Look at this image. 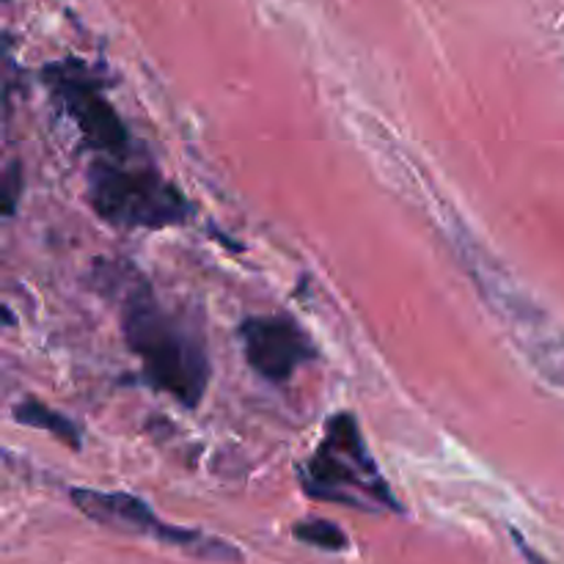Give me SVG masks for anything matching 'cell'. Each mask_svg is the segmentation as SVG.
I'll list each match as a JSON object with an SVG mask.
<instances>
[{
  "mask_svg": "<svg viewBox=\"0 0 564 564\" xmlns=\"http://www.w3.org/2000/svg\"><path fill=\"white\" fill-rule=\"evenodd\" d=\"M292 534H295V540L314 545V549L319 551H345L347 545H350L347 534L341 532L336 523L325 521V518H306V521H297L295 527H292Z\"/></svg>",
  "mask_w": 564,
  "mask_h": 564,
  "instance_id": "8",
  "label": "cell"
},
{
  "mask_svg": "<svg viewBox=\"0 0 564 564\" xmlns=\"http://www.w3.org/2000/svg\"><path fill=\"white\" fill-rule=\"evenodd\" d=\"M306 496L361 512H397L394 490L380 471L358 427L356 413L339 411L325 422L323 441L301 468Z\"/></svg>",
  "mask_w": 564,
  "mask_h": 564,
  "instance_id": "2",
  "label": "cell"
},
{
  "mask_svg": "<svg viewBox=\"0 0 564 564\" xmlns=\"http://www.w3.org/2000/svg\"><path fill=\"white\" fill-rule=\"evenodd\" d=\"M121 334L152 389L174 397L185 408L202 405L209 386V356L202 330L185 314L165 308L147 281L127 286Z\"/></svg>",
  "mask_w": 564,
  "mask_h": 564,
  "instance_id": "1",
  "label": "cell"
},
{
  "mask_svg": "<svg viewBox=\"0 0 564 564\" xmlns=\"http://www.w3.org/2000/svg\"><path fill=\"white\" fill-rule=\"evenodd\" d=\"M240 341L253 372L270 383H284L295 369L317 358L312 336L290 314H259L242 319Z\"/></svg>",
  "mask_w": 564,
  "mask_h": 564,
  "instance_id": "6",
  "label": "cell"
},
{
  "mask_svg": "<svg viewBox=\"0 0 564 564\" xmlns=\"http://www.w3.org/2000/svg\"><path fill=\"white\" fill-rule=\"evenodd\" d=\"M512 538H516V545H518V549H521L523 560H527L529 564H551L549 560H543V556H540L538 551L532 549V545H527V543H523V538H521V534H518V532H512Z\"/></svg>",
  "mask_w": 564,
  "mask_h": 564,
  "instance_id": "10",
  "label": "cell"
},
{
  "mask_svg": "<svg viewBox=\"0 0 564 564\" xmlns=\"http://www.w3.org/2000/svg\"><path fill=\"white\" fill-rule=\"evenodd\" d=\"M72 505L91 518L94 523L113 532L138 534V538L158 540L163 545H174V549L187 551L191 556L204 562H220V564H240L242 554L231 543L209 534L196 532V529H180L165 523L152 512V507L143 499L132 494H121V490H91V488H72Z\"/></svg>",
  "mask_w": 564,
  "mask_h": 564,
  "instance_id": "4",
  "label": "cell"
},
{
  "mask_svg": "<svg viewBox=\"0 0 564 564\" xmlns=\"http://www.w3.org/2000/svg\"><path fill=\"white\" fill-rule=\"evenodd\" d=\"M0 196H3V215L11 218L17 207V198L22 196V171L17 160H9L3 171V187H0Z\"/></svg>",
  "mask_w": 564,
  "mask_h": 564,
  "instance_id": "9",
  "label": "cell"
},
{
  "mask_svg": "<svg viewBox=\"0 0 564 564\" xmlns=\"http://www.w3.org/2000/svg\"><path fill=\"white\" fill-rule=\"evenodd\" d=\"M42 77L61 110L77 124L88 149L108 158L130 154V135H127L124 121L108 102L102 83L91 75L86 64L75 58L55 61L44 66Z\"/></svg>",
  "mask_w": 564,
  "mask_h": 564,
  "instance_id": "5",
  "label": "cell"
},
{
  "mask_svg": "<svg viewBox=\"0 0 564 564\" xmlns=\"http://www.w3.org/2000/svg\"><path fill=\"white\" fill-rule=\"evenodd\" d=\"M88 204L105 224L121 229H165L187 224L193 204L185 193L147 163L99 158L88 165Z\"/></svg>",
  "mask_w": 564,
  "mask_h": 564,
  "instance_id": "3",
  "label": "cell"
},
{
  "mask_svg": "<svg viewBox=\"0 0 564 564\" xmlns=\"http://www.w3.org/2000/svg\"><path fill=\"white\" fill-rule=\"evenodd\" d=\"M11 413H14L17 422L25 424V427L44 430V433H50L53 438H58L61 444L72 446V449H80V430H77V424L72 422V419H66L64 413L44 405V402L22 400L11 408Z\"/></svg>",
  "mask_w": 564,
  "mask_h": 564,
  "instance_id": "7",
  "label": "cell"
}]
</instances>
